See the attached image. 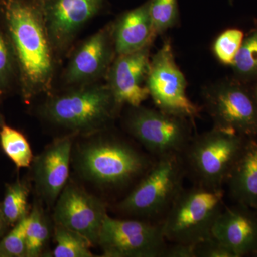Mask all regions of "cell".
<instances>
[{
	"label": "cell",
	"mask_w": 257,
	"mask_h": 257,
	"mask_svg": "<svg viewBox=\"0 0 257 257\" xmlns=\"http://www.w3.org/2000/svg\"><path fill=\"white\" fill-rule=\"evenodd\" d=\"M5 13L24 97L28 100L50 92L55 72V52L40 8L20 0H10Z\"/></svg>",
	"instance_id": "cell-1"
},
{
	"label": "cell",
	"mask_w": 257,
	"mask_h": 257,
	"mask_svg": "<svg viewBox=\"0 0 257 257\" xmlns=\"http://www.w3.org/2000/svg\"><path fill=\"white\" fill-rule=\"evenodd\" d=\"M79 175L106 188H119L145 175L152 164L130 144L114 138L82 144L75 155Z\"/></svg>",
	"instance_id": "cell-2"
},
{
	"label": "cell",
	"mask_w": 257,
	"mask_h": 257,
	"mask_svg": "<svg viewBox=\"0 0 257 257\" xmlns=\"http://www.w3.org/2000/svg\"><path fill=\"white\" fill-rule=\"evenodd\" d=\"M120 106L105 85L82 88L52 96L42 108V114L52 124L72 135H92L105 128Z\"/></svg>",
	"instance_id": "cell-3"
},
{
	"label": "cell",
	"mask_w": 257,
	"mask_h": 257,
	"mask_svg": "<svg viewBox=\"0 0 257 257\" xmlns=\"http://www.w3.org/2000/svg\"><path fill=\"white\" fill-rule=\"evenodd\" d=\"M224 199L223 187L197 184L182 189L161 224L165 239L174 243H198L209 239L224 209Z\"/></svg>",
	"instance_id": "cell-4"
},
{
	"label": "cell",
	"mask_w": 257,
	"mask_h": 257,
	"mask_svg": "<svg viewBox=\"0 0 257 257\" xmlns=\"http://www.w3.org/2000/svg\"><path fill=\"white\" fill-rule=\"evenodd\" d=\"M186 172L182 155L158 157L136 187L118 204V209L141 217L161 215L183 189Z\"/></svg>",
	"instance_id": "cell-5"
},
{
	"label": "cell",
	"mask_w": 257,
	"mask_h": 257,
	"mask_svg": "<svg viewBox=\"0 0 257 257\" xmlns=\"http://www.w3.org/2000/svg\"><path fill=\"white\" fill-rule=\"evenodd\" d=\"M246 139L214 126L192 138L182 154L186 170L197 184L223 187Z\"/></svg>",
	"instance_id": "cell-6"
},
{
	"label": "cell",
	"mask_w": 257,
	"mask_h": 257,
	"mask_svg": "<svg viewBox=\"0 0 257 257\" xmlns=\"http://www.w3.org/2000/svg\"><path fill=\"white\" fill-rule=\"evenodd\" d=\"M203 101L214 127L257 138V100L246 84L224 79L204 88Z\"/></svg>",
	"instance_id": "cell-7"
},
{
	"label": "cell",
	"mask_w": 257,
	"mask_h": 257,
	"mask_svg": "<svg viewBox=\"0 0 257 257\" xmlns=\"http://www.w3.org/2000/svg\"><path fill=\"white\" fill-rule=\"evenodd\" d=\"M191 121L160 109L131 106L124 120L128 133L158 157L182 155L190 143Z\"/></svg>",
	"instance_id": "cell-8"
},
{
	"label": "cell",
	"mask_w": 257,
	"mask_h": 257,
	"mask_svg": "<svg viewBox=\"0 0 257 257\" xmlns=\"http://www.w3.org/2000/svg\"><path fill=\"white\" fill-rule=\"evenodd\" d=\"M146 85L150 96L160 110L192 123L200 116L201 108L187 96V80L176 63L170 40H165L152 57Z\"/></svg>",
	"instance_id": "cell-9"
},
{
	"label": "cell",
	"mask_w": 257,
	"mask_h": 257,
	"mask_svg": "<svg viewBox=\"0 0 257 257\" xmlns=\"http://www.w3.org/2000/svg\"><path fill=\"white\" fill-rule=\"evenodd\" d=\"M162 225L124 220L106 214L98 245L106 257L164 256L167 246Z\"/></svg>",
	"instance_id": "cell-10"
},
{
	"label": "cell",
	"mask_w": 257,
	"mask_h": 257,
	"mask_svg": "<svg viewBox=\"0 0 257 257\" xmlns=\"http://www.w3.org/2000/svg\"><path fill=\"white\" fill-rule=\"evenodd\" d=\"M106 213L105 204L74 183L66 184L56 202V224L82 235L93 245L98 244Z\"/></svg>",
	"instance_id": "cell-11"
},
{
	"label": "cell",
	"mask_w": 257,
	"mask_h": 257,
	"mask_svg": "<svg viewBox=\"0 0 257 257\" xmlns=\"http://www.w3.org/2000/svg\"><path fill=\"white\" fill-rule=\"evenodd\" d=\"M104 0H42L39 5L54 52H64Z\"/></svg>",
	"instance_id": "cell-12"
},
{
	"label": "cell",
	"mask_w": 257,
	"mask_h": 257,
	"mask_svg": "<svg viewBox=\"0 0 257 257\" xmlns=\"http://www.w3.org/2000/svg\"><path fill=\"white\" fill-rule=\"evenodd\" d=\"M115 56L113 24H109L76 50L64 71V80L72 85L91 84L106 75Z\"/></svg>",
	"instance_id": "cell-13"
},
{
	"label": "cell",
	"mask_w": 257,
	"mask_h": 257,
	"mask_svg": "<svg viewBox=\"0 0 257 257\" xmlns=\"http://www.w3.org/2000/svg\"><path fill=\"white\" fill-rule=\"evenodd\" d=\"M151 45L131 53L117 55L106 77L107 85L120 106H141L150 96L146 81L150 69Z\"/></svg>",
	"instance_id": "cell-14"
},
{
	"label": "cell",
	"mask_w": 257,
	"mask_h": 257,
	"mask_svg": "<svg viewBox=\"0 0 257 257\" xmlns=\"http://www.w3.org/2000/svg\"><path fill=\"white\" fill-rule=\"evenodd\" d=\"M72 151V138L65 136L55 140L32 161L35 189L49 207L55 204L67 183Z\"/></svg>",
	"instance_id": "cell-15"
},
{
	"label": "cell",
	"mask_w": 257,
	"mask_h": 257,
	"mask_svg": "<svg viewBox=\"0 0 257 257\" xmlns=\"http://www.w3.org/2000/svg\"><path fill=\"white\" fill-rule=\"evenodd\" d=\"M248 207L225 208L218 216L211 235L235 257L253 253L257 248V216Z\"/></svg>",
	"instance_id": "cell-16"
},
{
	"label": "cell",
	"mask_w": 257,
	"mask_h": 257,
	"mask_svg": "<svg viewBox=\"0 0 257 257\" xmlns=\"http://www.w3.org/2000/svg\"><path fill=\"white\" fill-rule=\"evenodd\" d=\"M156 37L150 18L149 1L126 12L113 23V40L116 56L150 46Z\"/></svg>",
	"instance_id": "cell-17"
},
{
	"label": "cell",
	"mask_w": 257,
	"mask_h": 257,
	"mask_svg": "<svg viewBox=\"0 0 257 257\" xmlns=\"http://www.w3.org/2000/svg\"><path fill=\"white\" fill-rule=\"evenodd\" d=\"M225 184L240 204L257 208V138L245 140Z\"/></svg>",
	"instance_id": "cell-18"
},
{
	"label": "cell",
	"mask_w": 257,
	"mask_h": 257,
	"mask_svg": "<svg viewBox=\"0 0 257 257\" xmlns=\"http://www.w3.org/2000/svg\"><path fill=\"white\" fill-rule=\"evenodd\" d=\"M234 78L245 83L257 80V21L244 36L237 55L231 66Z\"/></svg>",
	"instance_id": "cell-19"
},
{
	"label": "cell",
	"mask_w": 257,
	"mask_h": 257,
	"mask_svg": "<svg viewBox=\"0 0 257 257\" xmlns=\"http://www.w3.org/2000/svg\"><path fill=\"white\" fill-rule=\"evenodd\" d=\"M29 193L28 186L22 181L7 184L0 209L9 226H14L30 213L28 209Z\"/></svg>",
	"instance_id": "cell-20"
},
{
	"label": "cell",
	"mask_w": 257,
	"mask_h": 257,
	"mask_svg": "<svg viewBox=\"0 0 257 257\" xmlns=\"http://www.w3.org/2000/svg\"><path fill=\"white\" fill-rule=\"evenodd\" d=\"M0 145L10 160L20 168H28L32 165L34 157L26 138L18 130L7 125L0 130Z\"/></svg>",
	"instance_id": "cell-21"
},
{
	"label": "cell",
	"mask_w": 257,
	"mask_h": 257,
	"mask_svg": "<svg viewBox=\"0 0 257 257\" xmlns=\"http://www.w3.org/2000/svg\"><path fill=\"white\" fill-rule=\"evenodd\" d=\"M50 229L42 208L34 206L29 214L26 230V257L41 256L50 239Z\"/></svg>",
	"instance_id": "cell-22"
},
{
	"label": "cell",
	"mask_w": 257,
	"mask_h": 257,
	"mask_svg": "<svg viewBox=\"0 0 257 257\" xmlns=\"http://www.w3.org/2000/svg\"><path fill=\"white\" fill-rule=\"evenodd\" d=\"M55 239L57 246L52 256L55 257H92V243L82 235L61 225L56 224Z\"/></svg>",
	"instance_id": "cell-23"
},
{
	"label": "cell",
	"mask_w": 257,
	"mask_h": 257,
	"mask_svg": "<svg viewBox=\"0 0 257 257\" xmlns=\"http://www.w3.org/2000/svg\"><path fill=\"white\" fill-rule=\"evenodd\" d=\"M152 27L156 36L175 27L179 20L178 0H149Z\"/></svg>",
	"instance_id": "cell-24"
},
{
	"label": "cell",
	"mask_w": 257,
	"mask_h": 257,
	"mask_svg": "<svg viewBox=\"0 0 257 257\" xmlns=\"http://www.w3.org/2000/svg\"><path fill=\"white\" fill-rule=\"evenodd\" d=\"M244 34L237 28H229L219 34L213 43L216 58L224 65L231 66L242 44Z\"/></svg>",
	"instance_id": "cell-25"
},
{
	"label": "cell",
	"mask_w": 257,
	"mask_h": 257,
	"mask_svg": "<svg viewBox=\"0 0 257 257\" xmlns=\"http://www.w3.org/2000/svg\"><path fill=\"white\" fill-rule=\"evenodd\" d=\"M30 214V213H29ZM29 214L0 239V257H26V230Z\"/></svg>",
	"instance_id": "cell-26"
},
{
	"label": "cell",
	"mask_w": 257,
	"mask_h": 257,
	"mask_svg": "<svg viewBox=\"0 0 257 257\" xmlns=\"http://www.w3.org/2000/svg\"><path fill=\"white\" fill-rule=\"evenodd\" d=\"M13 52L0 30V91L4 90L9 84L13 69Z\"/></svg>",
	"instance_id": "cell-27"
},
{
	"label": "cell",
	"mask_w": 257,
	"mask_h": 257,
	"mask_svg": "<svg viewBox=\"0 0 257 257\" xmlns=\"http://www.w3.org/2000/svg\"><path fill=\"white\" fill-rule=\"evenodd\" d=\"M197 257H235L229 248L213 236L197 243Z\"/></svg>",
	"instance_id": "cell-28"
},
{
	"label": "cell",
	"mask_w": 257,
	"mask_h": 257,
	"mask_svg": "<svg viewBox=\"0 0 257 257\" xmlns=\"http://www.w3.org/2000/svg\"><path fill=\"white\" fill-rule=\"evenodd\" d=\"M197 243H175L173 246H167L166 257H197Z\"/></svg>",
	"instance_id": "cell-29"
},
{
	"label": "cell",
	"mask_w": 257,
	"mask_h": 257,
	"mask_svg": "<svg viewBox=\"0 0 257 257\" xmlns=\"http://www.w3.org/2000/svg\"><path fill=\"white\" fill-rule=\"evenodd\" d=\"M9 226V224L5 220L1 209H0V239L5 236V233H6L7 230H8Z\"/></svg>",
	"instance_id": "cell-30"
},
{
	"label": "cell",
	"mask_w": 257,
	"mask_h": 257,
	"mask_svg": "<svg viewBox=\"0 0 257 257\" xmlns=\"http://www.w3.org/2000/svg\"><path fill=\"white\" fill-rule=\"evenodd\" d=\"M253 254H254L255 256H257V248H256V250H255V251H253Z\"/></svg>",
	"instance_id": "cell-31"
},
{
	"label": "cell",
	"mask_w": 257,
	"mask_h": 257,
	"mask_svg": "<svg viewBox=\"0 0 257 257\" xmlns=\"http://www.w3.org/2000/svg\"><path fill=\"white\" fill-rule=\"evenodd\" d=\"M254 96H255V97H256V99L257 100V86H256V91H255Z\"/></svg>",
	"instance_id": "cell-32"
},
{
	"label": "cell",
	"mask_w": 257,
	"mask_h": 257,
	"mask_svg": "<svg viewBox=\"0 0 257 257\" xmlns=\"http://www.w3.org/2000/svg\"><path fill=\"white\" fill-rule=\"evenodd\" d=\"M2 126H3V124H2V117L0 116V127H2Z\"/></svg>",
	"instance_id": "cell-33"
},
{
	"label": "cell",
	"mask_w": 257,
	"mask_h": 257,
	"mask_svg": "<svg viewBox=\"0 0 257 257\" xmlns=\"http://www.w3.org/2000/svg\"><path fill=\"white\" fill-rule=\"evenodd\" d=\"M256 209H257V208H256Z\"/></svg>",
	"instance_id": "cell-34"
}]
</instances>
